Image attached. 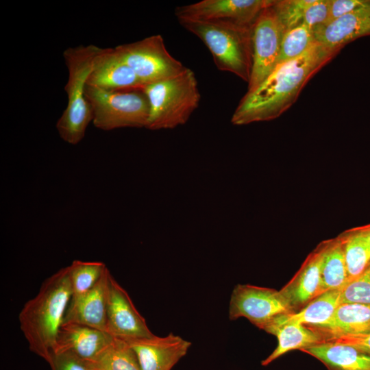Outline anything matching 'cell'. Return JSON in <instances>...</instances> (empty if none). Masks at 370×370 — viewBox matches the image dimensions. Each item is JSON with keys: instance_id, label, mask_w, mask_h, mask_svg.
Masks as SVG:
<instances>
[{"instance_id": "7402d4cb", "label": "cell", "mask_w": 370, "mask_h": 370, "mask_svg": "<svg viewBox=\"0 0 370 370\" xmlns=\"http://www.w3.org/2000/svg\"><path fill=\"white\" fill-rule=\"evenodd\" d=\"M348 282L342 241L338 236L330 239L321 272L319 295L334 289H341Z\"/></svg>"}, {"instance_id": "4316f807", "label": "cell", "mask_w": 370, "mask_h": 370, "mask_svg": "<svg viewBox=\"0 0 370 370\" xmlns=\"http://www.w3.org/2000/svg\"><path fill=\"white\" fill-rule=\"evenodd\" d=\"M314 1L315 0L275 1L273 8L285 32L303 23L306 10Z\"/></svg>"}, {"instance_id": "603a6c76", "label": "cell", "mask_w": 370, "mask_h": 370, "mask_svg": "<svg viewBox=\"0 0 370 370\" xmlns=\"http://www.w3.org/2000/svg\"><path fill=\"white\" fill-rule=\"evenodd\" d=\"M90 370H140L136 356L126 341L113 338L93 360L87 362Z\"/></svg>"}, {"instance_id": "ba28073f", "label": "cell", "mask_w": 370, "mask_h": 370, "mask_svg": "<svg viewBox=\"0 0 370 370\" xmlns=\"http://www.w3.org/2000/svg\"><path fill=\"white\" fill-rule=\"evenodd\" d=\"M293 312L280 290L251 284H237L231 295L228 316L231 320L246 318L263 330L276 317Z\"/></svg>"}, {"instance_id": "52a82bcc", "label": "cell", "mask_w": 370, "mask_h": 370, "mask_svg": "<svg viewBox=\"0 0 370 370\" xmlns=\"http://www.w3.org/2000/svg\"><path fill=\"white\" fill-rule=\"evenodd\" d=\"M114 48L143 86L169 79L186 69L169 53L160 34Z\"/></svg>"}, {"instance_id": "e0dca14e", "label": "cell", "mask_w": 370, "mask_h": 370, "mask_svg": "<svg viewBox=\"0 0 370 370\" xmlns=\"http://www.w3.org/2000/svg\"><path fill=\"white\" fill-rule=\"evenodd\" d=\"M110 275L106 267L90 291L79 297L71 299L63 323H77L105 331Z\"/></svg>"}, {"instance_id": "9c48e42d", "label": "cell", "mask_w": 370, "mask_h": 370, "mask_svg": "<svg viewBox=\"0 0 370 370\" xmlns=\"http://www.w3.org/2000/svg\"><path fill=\"white\" fill-rule=\"evenodd\" d=\"M275 0H204L175 9L177 19L220 25L253 27L261 12Z\"/></svg>"}, {"instance_id": "6da1fadb", "label": "cell", "mask_w": 370, "mask_h": 370, "mask_svg": "<svg viewBox=\"0 0 370 370\" xmlns=\"http://www.w3.org/2000/svg\"><path fill=\"white\" fill-rule=\"evenodd\" d=\"M339 51L316 41L299 57L278 64L256 88L241 99L232 116V124L246 125L280 116L295 102L308 82Z\"/></svg>"}, {"instance_id": "4fadbf2b", "label": "cell", "mask_w": 370, "mask_h": 370, "mask_svg": "<svg viewBox=\"0 0 370 370\" xmlns=\"http://www.w3.org/2000/svg\"><path fill=\"white\" fill-rule=\"evenodd\" d=\"M87 85L106 90L122 91L142 88L143 85L115 48H100Z\"/></svg>"}, {"instance_id": "8fae6325", "label": "cell", "mask_w": 370, "mask_h": 370, "mask_svg": "<svg viewBox=\"0 0 370 370\" xmlns=\"http://www.w3.org/2000/svg\"><path fill=\"white\" fill-rule=\"evenodd\" d=\"M105 331L114 338L126 341L154 335L126 291L112 275L109 279Z\"/></svg>"}, {"instance_id": "3957f363", "label": "cell", "mask_w": 370, "mask_h": 370, "mask_svg": "<svg viewBox=\"0 0 370 370\" xmlns=\"http://www.w3.org/2000/svg\"><path fill=\"white\" fill-rule=\"evenodd\" d=\"M100 47L79 45L63 52L68 71L64 86L67 105L56 123L60 137L66 143L77 145L84 138L86 129L92 121L91 108L86 97V88L95 58Z\"/></svg>"}, {"instance_id": "d6986e66", "label": "cell", "mask_w": 370, "mask_h": 370, "mask_svg": "<svg viewBox=\"0 0 370 370\" xmlns=\"http://www.w3.org/2000/svg\"><path fill=\"white\" fill-rule=\"evenodd\" d=\"M301 351L318 359L328 370H370V355L348 345L323 341Z\"/></svg>"}, {"instance_id": "ac0fdd59", "label": "cell", "mask_w": 370, "mask_h": 370, "mask_svg": "<svg viewBox=\"0 0 370 370\" xmlns=\"http://www.w3.org/2000/svg\"><path fill=\"white\" fill-rule=\"evenodd\" d=\"M327 339L344 335L363 333L370 330V306L340 304L326 322L318 325H308Z\"/></svg>"}, {"instance_id": "484cf974", "label": "cell", "mask_w": 370, "mask_h": 370, "mask_svg": "<svg viewBox=\"0 0 370 370\" xmlns=\"http://www.w3.org/2000/svg\"><path fill=\"white\" fill-rule=\"evenodd\" d=\"M315 42L313 30L304 24L285 32L276 66L299 57Z\"/></svg>"}, {"instance_id": "cb8c5ba5", "label": "cell", "mask_w": 370, "mask_h": 370, "mask_svg": "<svg viewBox=\"0 0 370 370\" xmlns=\"http://www.w3.org/2000/svg\"><path fill=\"white\" fill-rule=\"evenodd\" d=\"M348 281L361 274L370 264V243L358 229L341 234Z\"/></svg>"}, {"instance_id": "2e32d148", "label": "cell", "mask_w": 370, "mask_h": 370, "mask_svg": "<svg viewBox=\"0 0 370 370\" xmlns=\"http://www.w3.org/2000/svg\"><path fill=\"white\" fill-rule=\"evenodd\" d=\"M113 338L105 331L92 327L72 322L63 323L53 354L69 352L89 362L95 358Z\"/></svg>"}, {"instance_id": "ffe728a7", "label": "cell", "mask_w": 370, "mask_h": 370, "mask_svg": "<svg viewBox=\"0 0 370 370\" xmlns=\"http://www.w3.org/2000/svg\"><path fill=\"white\" fill-rule=\"evenodd\" d=\"M264 330L275 335L278 338V345L273 352L261 365L267 366L286 353L319 344L324 341L317 332L306 325L299 323H285L280 325H269Z\"/></svg>"}, {"instance_id": "5bb4252c", "label": "cell", "mask_w": 370, "mask_h": 370, "mask_svg": "<svg viewBox=\"0 0 370 370\" xmlns=\"http://www.w3.org/2000/svg\"><path fill=\"white\" fill-rule=\"evenodd\" d=\"M330 240L319 243L293 278L280 289L294 312L319 295L321 267Z\"/></svg>"}, {"instance_id": "f1b7e54d", "label": "cell", "mask_w": 370, "mask_h": 370, "mask_svg": "<svg viewBox=\"0 0 370 370\" xmlns=\"http://www.w3.org/2000/svg\"><path fill=\"white\" fill-rule=\"evenodd\" d=\"M330 0H315L306 10L303 23L314 32L328 23Z\"/></svg>"}, {"instance_id": "d4e9b609", "label": "cell", "mask_w": 370, "mask_h": 370, "mask_svg": "<svg viewBox=\"0 0 370 370\" xmlns=\"http://www.w3.org/2000/svg\"><path fill=\"white\" fill-rule=\"evenodd\" d=\"M72 291L75 299L90 291L98 282L107 267L102 262L75 260L68 266Z\"/></svg>"}, {"instance_id": "7a4b0ae2", "label": "cell", "mask_w": 370, "mask_h": 370, "mask_svg": "<svg viewBox=\"0 0 370 370\" xmlns=\"http://www.w3.org/2000/svg\"><path fill=\"white\" fill-rule=\"evenodd\" d=\"M72 296L69 267L42 284L38 294L21 309L18 320L29 349L49 362Z\"/></svg>"}, {"instance_id": "83f0119b", "label": "cell", "mask_w": 370, "mask_h": 370, "mask_svg": "<svg viewBox=\"0 0 370 370\" xmlns=\"http://www.w3.org/2000/svg\"><path fill=\"white\" fill-rule=\"evenodd\" d=\"M356 303L370 306V264L358 276L341 289L340 304Z\"/></svg>"}, {"instance_id": "4dcf8cb0", "label": "cell", "mask_w": 370, "mask_h": 370, "mask_svg": "<svg viewBox=\"0 0 370 370\" xmlns=\"http://www.w3.org/2000/svg\"><path fill=\"white\" fill-rule=\"evenodd\" d=\"M350 345L370 355V330L363 333L344 335L325 340Z\"/></svg>"}, {"instance_id": "7c38bea8", "label": "cell", "mask_w": 370, "mask_h": 370, "mask_svg": "<svg viewBox=\"0 0 370 370\" xmlns=\"http://www.w3.org/2000/svg\"><path fill=\"white\" fill-rule=\"evenodd\" d=\"M134 350L140 370H171L184 357L191 343L172 333L163 337L127 341Z\"/></svg>"}, {"instance_id": "1f68e13d", "label": "cell", "mask_w": 370, "mask_h": 370, "mask_svg": "<svg viewBox=\"0 0 370 370\" xmlns=\"http://www.w3.org/2000/svg\"><path fill=\"white\" fill-rule=\"evenodd\" d=\"M367 0H330L328 23L354 10ZM327 23V24H328Z\"/></svg>"}, {"instance_id": "d6a6232c", "label": "cell", "mask_w": 370, "mask_h": 370, "mask_svg": "<svg viewBox=\"0 0 370 370\" xmlns=\"http://www.w3.org/2000/svg\"><path fill=\"white\" fill-rule=\"evenodd\" d=\"M356 228L367 238L368 241L370 243V224Z\"/></svg>"}, {"instance_id": "8992f818", "label": "cell", "mask_w": 370, "mask_h": 370, "mask_svg": "<svg viewBox=\"0 0 370 370\" xmlns=\"http://www.w3.org/2000/svg\"><path fill=\"white\" fill-rule=\"evenodd\" d=\"M86 97L92 110V123L98 129L109 131L147 126L149 106L142 88L106 91L87 85Z\"/></svg>"}, {"instance_id": "f546056e", "label": "cell", "mask_w": 370, "mask_h": 370, "mask_svg": "<svg viewBox=\"0 0 370 370\" xmlns=\"http://www.w3.org/2000/svg\"><path fill=\"white\" fill-rule=\"evenodd\" d=\"M49 364L51 370H90L86 361L69 352L53 354Z\"/></svg>"}, {"instance_id": "9a60e30c", "label": "cell", "mask_w": 370, "mask_h": 370, "mask_svg": "<svg viewBox=\"0 0 370 370\" xmlns=\"http://www.w3.org/2000/svg\"><path fill=\"white\" fill-rule=\"evenodd\" d=\"M316 41L340 50L347 44L370 36V0L354 10L323 25L314 32Z\"/></svg>"}, {"instance_id": "5b68a950", "label": "cell", "mask_w": 370, "mask_h": 370, "mask_svg": "<svg viewBox=\"0 0 370 370\" xmlns=\"http://www.w3.org/2000/svg\"><path fill=\"white\" fill-rule=\"evenodd\" d=\"M210 51L218 69L249 82L252 67L253 27L220 25L195 20L178 19Z\"/></svg>"}, {"instance_id": "30bf717a", "label": "cell", "mask_w": 370, "mask_h": 370, "mask_svg": "<svg viewBox=\"0 0 370 370\" xmlns=\"http://www.w3.org/2000/svg\"><path fill=\"white\" fill-rule=\"evenodd\" d=\"M273 5L261 12L253 26L252 67L247 92L256 88L277 64L285 30Z\"/></svg>"}, {"instance_id": "277c9868", "label": "cell", "mask_w": 370, "mask_h": 370, "mask_svg": "<svg viewBox=\"0 0 370 370\" xmlns=\"http://www.w3.org/2000/svg\"><path fill=\"white\" fill-rule=\"evenodd\" d=\"M142 90L149 106L145 128L152 130L185 124L201 98L195 74L187 67L175 76L143 86Z\"/></svg>"}, {"instance_id": "44dd1931", "label": "cell", "mask_w": 370, "mask_h": 370, "mask_svg": "<svg viewBox=\"0 0 370 370\" xmlns=\"http://www.w3.org/2000/svg\"><path fill=\"white\" fill-rule=\"evenodd\" d=\"M340 295L341 289L326 291L314 298L300 310L278 317L264 328L285 323H299L306 325H321L330 319L340 304Z\"/></svg>"}]
</instances>
